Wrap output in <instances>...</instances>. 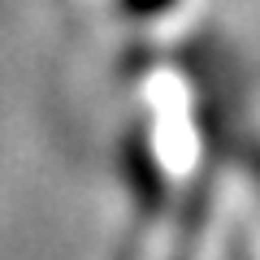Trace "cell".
Segmentation results:
<instances>
[{
    "instance_id": "1",
    "label": "cell",
    "mask_w": 260,
    "mask_h": 260,
    "mask_svg": "<svg viewBox=\"0 0 260 260\" xmlns=\"http://www.w3.org/2000/svg\"><path fill=\"white\" fill-rule=\"evenodd\" d=\"M135 5H139V9H148V13H152V9H165L169 0H135Z\"/></svg>"
}]
</instances>
